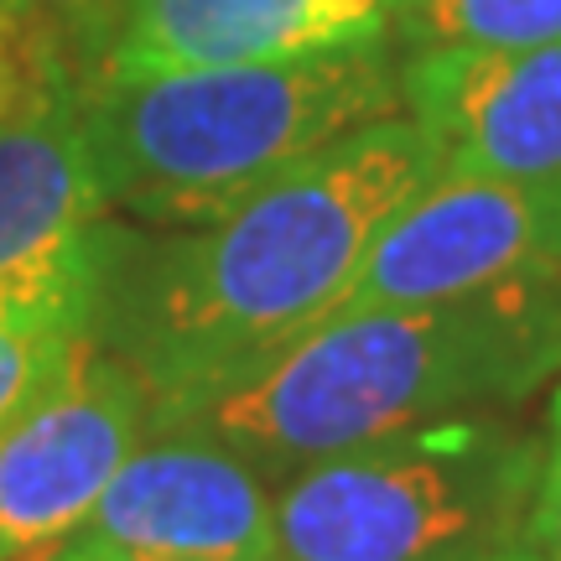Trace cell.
<instances>
[{
  "mask_svg": "<svg viewBox=\"0 0 561 561\" xmlns=\"http://www.w3.org/2000/svg\"><path fill=\"white\" fill-rule=\"evenodd\" d=\"M437 178L432 136L390 115L297 161L234 214L161 234L136 265L110 255L115 297H100V318L110 312L115 343H100L140 375L151 426L198 411L312 333L375 234Z\"/></svg>",
  "mask_w": 561,
  "mask_h": 561,
  "instance_id": "obj_1",
  "label": "cell"
},
{
  "mask_svg": "<svg viewBox=\"0 0 561 561\" xmlns=\"http://www.w3.org/2000/svg\"><path fill=\"white\" fill-rule=\"evenodd\" d=\"M561 375V271L432 307L328 318L250 380L161 426L203 432L286 479L359 442L489 416Z\"/></svg>",
  "mask_w": 561,
  "mask_h": 561,
  "instance_id": "obj_2",
  "label": "cell"
},
{
  "mask_svg": "<svg viewBox=\"0 0 561 561\" xmlns=\"http://www.w3.org/2000/svg\"><path fill=\"white\" fill-rule=\"evenodd\" d=\"M79 104L110 208L203 229L322 146L390 121L401 73L385 42H369L291 62L110 73L79 89Z\"/></svg>",
  "mask_w": 561,
  "mask_h": 561,
  "instance_id": "obj_3",
  "label": "cell"
},
{
  "mask_svg": "<svg viewBox=\"0 0 561 561\" xmlns=\"http://www.w3.org/2000/svg\"><path fill=\"white\" fill-rule=\"evenodd\" d=\"M546 442L504 411L405 426L286 473L276 561H483L515 551Z\"/></svg>",
  "mask_w": 561,
  "mask_h": 561,
  "instance_id": "obj_4",
  "label": "cell"
},
{
  "mask_svg": "<svg viewBox=\"0 0 561 561\" xmlns=\"http://www.w3.org/2000/svg\"><path fill=\"white\" fill-rule=\"evenodd\" d=\"M79 83L53 79L0 115V322L94 333L115 234Z\"/></svg>",
  "mask_w": 561,
  "mask_h": 561,
  "instance_id": "obj_5",
  "label": "cell"
},
{
  "mask_svg": "<svg viewBox=\"0 0 561 561\" xmlns=\"http://www.w3.org/2000/svg\"><path fill=\"white\" fill-rule=\"evenodd\" d=\"M151 426V396L94 333L0 421V561H53L83 536Z\"/></svg>",
  "mask_w": 561,
  "mask_h": 561,
  "instance_id": "obj_6",
  "label": "cell"
},
{
  "mask_svg": "<svg viewBox=\"0 0 561 561\" xmlns=\"http://www.w3.org/2000/svg\"><path fill=\"white\" fill-rule=\"evenodd\" d=\"M561 271V178H447L405 203L343 280L328 318L458 301L515 276Z\"/></svg>",
  "mask_w": 561,
  "mask_h": 561,
  "instance_id": "obj_7",
  "label": "cell"
},
{
  "mask_svg": "<svg viewBox=\"0 0 561 561\" xmlns=\"http://www.w3.org/2000/svg\"><path fill=\"white\" fill-rule=\"evenodd\" d=\"M121 462L79 546L115 561H276V494L240 453L151 426Z\"/></svg>",
  "mask_w": 561,
  "mask_h": 561,
  "instance_id": "obj_8",
  "label": "cell"
},
{
  "mask_svg": "<svg viewBox=\"0 0 561 561\" xmlns=\"http://www.w3.org/2000/svg\"><path fill=\"white\" fill-rule=\"evenodd\" d=\"M401 100L432 136L447 178H561V42L416 53L401 73Z\"/></svg>",
  "mask_w": 561,
  "mask_h": 561,
  "instance_id": "obj_9",
  "label": "cell"
},
{
  "mask_svg": "<svg viewBox=\"0 0 561 561\" xmlns=\"http://www.w3.org/2000/svg\"><path fill=\"white\" fill-rule=\"evenodd\" d=\"M401 0H125L110 73L291 62L385 42Z\"/></svg>",
  "mask_w": 561,
  "mask_h": 561,
  "instance_id": "obj_10",
  "label": "cell"
},
{
  "mask_svg": "<svg viewBox=\"0 0 561 561\" xmlns=\"http://www.w3.org/2000/svg\"><path fill=\"white\" fill-rule=\"evenodd\" d=\"M396 21L416 53H520L561 42V0H401Z\"/></svg>",
  "mask_w": 561,
  "mask_h": 561,
  "instance_id": "obj_11",
  "label": "cell"
},
{
  "mask_svg": "<svg viewBox=\"0 0 561 561\" xmlns=\"http://www.w3.org/2000/svg\"><path fill=\"white\" fill-rule=\"evenodd\" d=\"M121 5L125 0H5V11L21 21V32L37 47H47L73 73L79 89H89L110 58Z\"/></svg>",
  "mask_w": 561,
  "mask_h": 561,
  "instance_id": "obj_12",
  "label": "cell"
},
{
  "mask_svg": "<svg viewBox=\"0 0 561 561\" xmlns=\"http://www.w3.org/2000/svg\"><path fill=\"white\" fill-rule=\"evenodd\" d=\"M83 339L89 333H37V328L0 322V421L32 401Z\"/></svg>",
  "mask_w": 561,
  "mask_h": 561,
  "instance_id": "obj_13",
  "label": "cell"
},
{
  "mask_svg": "<svg viewBox=\"0 0 561 561\" xmlns=\"http://www.w3.org/2000/svg\"><path fill=\"white\" fill-rule=\"evenodd\" d=\"M530 536L546 546V557L561 561V385L551 396V411H546V462L536 510H530Z\"/></svg>",
  "mask_w": 561,
  "mask_h": 561,
  "instance_id": "obj_14",
  "label": "cell"
},
{
  "mask_svg": "<svg viewBox=\"0 0 561 561\" xmlns=\"http://www.w3.org/2000/svg\"><path fill=\"white\" fill-rule=\"evenodd\" d=\"M53 561H115V557H104V551H89V546H68V551H62V557H53Z\"/></svg>",
  "mask_w": 561,
  "mask_h": 561,
  "instance_id": "obj_15",
  "label": "cell"
},
{
  "mask_svg": "<svg viewBox=\"0 0 561 561\" xmlns=\"http://www.w3.org/2000/svg\"><path fill=\"white\" fill-rule=\"evenodd\" d=\"M483 561H541V557H536V551H520V546H515V551H500V557H483Z\"/></svg>",
  "mask_w": 561,
  "mask_h": 561,
  "instance_id": "obj_16",
  "label": "cell"
},
{
  "mask_svg": "<svg viewBox=\"0 0 561 561\" xmlns=\"http://www.w3.org/2000/svg\"><path fill=\"white\" fill-rule=\"evenodd\" d=\"M5 21H11V11H5V0H0V26H5Z\"/></svg>",
  "mask_w": 561,
  "mask_h": 561,
  "instance_id": "obj_17",
  "label": "cell"
}]
</instances>
